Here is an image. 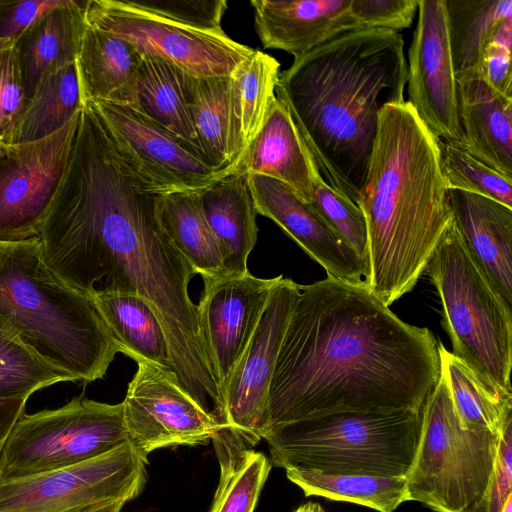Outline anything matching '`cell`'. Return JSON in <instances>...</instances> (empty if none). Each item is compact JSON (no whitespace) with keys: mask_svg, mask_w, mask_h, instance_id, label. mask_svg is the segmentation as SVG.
<instances>
[{"mask_svg":"<svg viewBox=\"0 0 512 512\" xmlns=\"http://www.w3.org/2000/svg\"><path fill=\"white\" fill-rule=\"evenodd\" d=\"M171 191L135 167L84 103L38 237L46 264L67 285L87 296L128 293L147 302L164 329L180 386L205 411L219 412L218 380L188 291L197 273L160 220Z\"/></svg>","mask_w":512,"mask_h":512,"instance_id":"6da1fadb","label":"cell"},{"mask_svg":"<svg viewBox=\"0 0 512 512\" xmlns=\"http://www.w3.org/2000/svg\"><path fill=\"white\" fill-rule=\"evenodd\" d=\"M439 377L433 333L402 321L365 282L300 285L270 383L268 430L336 412L421 411Z\"/></svg>","mask_w":512,"mask_h":512,"instance_id":"7a4b0ae2","label":"cell"},{"mask_svg":"<svg viewBox=\"0 0 512 512\" xmlns=\"http://www.w3.org/2000/svg\"><path fill=\"white\" fill-rule=\"evenodd\" d=\"M407 61L396 31L363 29L295 57L276 97L293 121L322 180L358 203L378 116L405 101Z\"/></svg>","mask_w":512,"mask_h":512,"instance_id":"3957f363","label":"cell"},{"mask_svg":"<svg viewBox=\"0 0 512 512\" xmlns=\"http://www.w3.org/2000/svg\"><path fill=\"white\" fill-rule=\"evenodd\" d=\"M357 205L368 231V289L386 306L425 271L452 213L437 139L408 101L386 105Z\"/></svg>","mask_w":512,"mask_h":512,"instance_id":"277c9868","label":"cell"},{"mask_svg":"<svg viewBox=\"0 0 512 512\" xmlns=\"http://www.w3.org/2000/svg\"><path fill=\"white\" fill-rule=\"evenodd\" d=\"M0 322L77 382L102 379L123 353L92 300L48 267L39 237L0 242Z\"/></svg>","mask_w":512,"mask_h":512,"instance_id":"5b68a950","label":"cell"},{"mask_svg":"<svg viewBox=\"0 0 512 512\" xmlns=\"http://www.w3.org/2000/svg\"><path fill=\"white\" fill-rule=\"evenodd\" d=\"M421 411L336 412L268 430L272 465L325 474L405 477L418 444Z\"/></svg>","mask_w":512,"mask_h":512,"instance_id":"8992f818","label":"cell"},{"mask_svg":"<svg viewBox=\"0 0 512 512\" xmlns=\"http://www.w3.org/2000/svg\"><path fill=\"white\" fill-rule=\"evenodd\" d=\"M425 271L443 310L452 353L484 380L512 392V313L476 263L453 218Z\"/></svg>","mask_w":512,"mask_h":512,"instance_id":"52a82bcc","label":"cell"},{"mask_svg":"<svg viewBox=\"0 0 512 512\" xmlns=\"http://www.w3.org/2000/svg\"><path fill=\"white\" fill-rule=\"evenodd\" d=\"M421 416L416 452L405 475L410 501L435 512H469L488 485L501 434L463 428L441 375Z\"/></svg>","mask_w":512,"mask_h":512,"instance_id":"ba28073f","label":"cell"},{"mask_svg":"<svg viewBox=\"0 0 512 512\" xmlns=\"http://www.w3.org/2000/svg\"><path fill=\"white\" fill-rule=\"evenodd\" d=\"M127 443L123 404L81 394L67 404L14 423L0 452V481L76 465Z\"/></svg>","mask_w":512,"mask_h":512,"instance_id":"9c48e42d","label":"cell"},{"mask_svg":"<svg viewBox=\"0 0 512 512\" xmlns=\"http://www.w3.org/2000/svg\"><path fill=\"white\" fill-rule=\"evenodd\" d=\"M299 284L282 279L271 291L258 325L222 393V410L212 443L220 475L229 473L245 451L268 431V395L283 336Z\"/></svg>","mask_w":512,"mask_h":512,"instance_id":"30bf717a","label":"cell"},{"mask_svg":"<svg viewBox=\"0 0 512 512\" xmlns=\"http://www.w3.org/2000/svg\"><path fill=\"white\" fill-rule=\"evenodd\" d=\"M147 464L129 445L91 460L0 481V512H89L143 490Z\"/></svg>","mask_w":512,"mask_h":512,"instance_id":"8fae6325","label":"cell"},{"mask_svg":"<svg viewBox=\"0 0 512 512\" xmlns=\"http://www.w3.org/2000/svg\"><path fill=\"white\" fill-rule=\"evenodd\" d=\"M85 19L89 26L130 42L143 57L162 59L199 77L231 76L254 52L223 30L183 26L125 0H88Z\"/></svg>","mask_w":512,"mask_h":512,"instance_id":"7c38bea8","label":"cell"},{"mask_svg":"<svg viewBox=\"0 0 512 512\" xmlns=\"http://www.w3.org/2000/svg\"><path fill=\"white\" fill-rule=\"evenodd\" d=\"M80 114L42 139L0 144V242L39 236L67 170Z\"/></svg>","mask_w":512,"mask_h":512,"instance_id":"4fadbf2b","label":"cell"},{"mask_svg":"<svg viewBox=\"0 0 512 512\" xmlns=\"http://www.w3.org/2000/svg\"><path fill=\"white\" fill-rule=\"evenodd\" d=\"M123 404L127 442L146 462L154 450L207 444L218 425L179 384L172 370L139 362Z\"/></svg>","mask_w":512,"mask_h":512,"instance_id":"5bb4252c","label":"cell"},{"mask_svg":"<svg viewBox=\"0 0 512 512\" xmlns=\"http://www.w3.org/2000/svg\"><path fill=\"white\" fill-rule=\"evenodd\" d=\"M84 103L135 167L165 188L198 192L231 174L215 171L194 147L131 105L106 100Z\"/></svg>","mask_w":512,"mask_h":512,"instance_id":"9a60e30c","label":"cell"},{"mask_svg":"<svg viewBox=\"0 0 512 512\" xmlns=\"http://www.w3.org/2000/svg\"><path fill=\"white\" fill-rule=\"evenodd\" d=\"M417 10L408 52L407 101L438 141L462 143L445 0H418Z\"/></svg>","mask_w":512,"mask_h":512,"instance_id":"2e32d148","label":"cell"},{"mask_svg":"<svg viewBox=\"0 0 512 512\" xmlns=\"http://www.w3.org/2000/svg\"><path fill=\"white\" fill-rule=\"evenodd\" d=\"M249 273L204 279L197 305L200 328L221 394L248 345L274 286L282 279ZM222 410V409H221Z\"/></svg>","mask_w":512,"mask_h":512,"instance_id":"e0dca14e","label":"cell"},{"mask_svg":"<svg viewBox=\"0 0 512 512\" xmlns=\"http://www.w3.org/2000/svg\"><path fill=\"white\" fill-rule=\"evenodd\" d=\"M247 178L257 213L280 226L325 269L327 277L364 282L366 266L309 203L277 179L248 173Z\"/></svg>","mask_w":512,"mask_h":512,"instance_id":"ac0fdd59","label":"cell"},{"mask_svg":"<svg viewBox=\"0 0 512 512\" xmlns=\"http://www.w3.org/2000/svg\"><path fill=\"white\" fill-rule=\"evenodd\" d=\"M262 45L295 57L360 30L351 0H252Z\"/></svg>","mask_w":512,"mask_h":512,"instance_id":"d6986e66","label":"cell"},{"mask_svg":"<svg viewBox=\"0 0 512 512\" xmlns=\"http://www.w3.org/2000/svg\"><path fill=\"white\" fill-rule=\"evenodd\" d=\"M448 199L468 251L512 308V208L457 189L448 190Z\"/></svg>","mask_w":512,"mask_h":512,"instance_id":"ffe728a7","label":"cell"},{"mask_svg":"<svg viewBox=\"0 0 512 512\" xmlns=\"http://www.w3.org/2000/svg\"><path fill=\"white\" fill-rule=\"evenodd\" d=\"M465 151L512 180V98L491 88L478 71L456 76Z\"/></svg>","mask_w":512,"mask_h":512,"instance_id":"44dd1931","label":"cell"},{"mask_svg":"<svg viewBox=\"0 0 512 512\" xmlns=\"http://www.w3.org/2000/svg\"><path fill=\"white\" fill-rule=\"evenodd\" d=\"M187 103L199 147L206 162L219 172L241 169L243 145L232 76L185 74Z\"/></svg>","mask_w":512,"mask_h":512,"instance_id":"7402d4cb","label":"cell"},{"mask_svg":"<svg viewBox=\"0 0 512 512\" xmlns=\"http://www.w3.org/2000/svg\"><path fill=\"white\" fill-rule=\"evenodd\" d=\"M202 212L220 248L228 275L248 272L247 260L257 237V210L247 173L239 169L199 191Z\"/></svg>","mask_w":512,"mask_h":512,"instance_id":"603a6c76","label":"cell"},{"mask_svg":"<svg viewBox=\"0 0 512 512\" xmlns=\"http://www.w3.org/2000/svg\"><path fill=\"white\" fill-rule=\"evenodd\" d=\"M87 1L65 0L44 13L15 42L26 101L45 73L76 62L87 27Z\"/></svg>","mask_w":512,"mask_h":512,"instance_id":"cb8c5ba5","label":"cell"},{"mask_svg":"<svg viewBox=\"0 0 512 512\" xmlns=\"http://www.w3.org/2000/svg\"><path fill=\"white\" fill-rule=\"evenodd\" d=\"M242 170L277 179L303 201L312 197L319 175L287 106L277 98L265 124L248 148Z\"/></svg>","mask_w":512,"mask_h":512,"instance_id":"d4e9b609","label":"cell"},{"mask_svg":"<svg viewBox=\"0 0 512 512\" xmlns=\"http://www.w3.org/2000/svg\"><path fill=\"white\" fill-rule=\"evenodd\" d=\"M143 56L130 42L87 24L76 60L82 101L134 104Z\"/></svg>","mask_w":512,"mask_h":512,"instance_id":"484cf974","label":"cell"},{"mask_svg":"<svg viewBox=\"0 0 512 512\" xmlns=\"http://www.w3.org/2000/svg\"><path fill=\"white\" fill-rule=\"evenodd\" d=\"M88 297L123 348V354L137 363L148 362L173 371L164 329L147 302L136 295L117 292H94Z\"/></svg>","mask_w":512,"mask_h":512,"instance_id":"4316f807","label":"cell"},{"mask_svg":"<svg viewBox=\"0 0 512 512\" xmlns=\"http://www.w3.org/2000/svg\"><path fill=\"white\" fill-rule=\"evenodd\" d=\"M440 375L463 428L483 429L500 435L512 418V392L479 376L438 342Z\"/></svg>","mask_w":512,"mask_h":512,"instance_id":"83f0119b","label":"cell"},{"mask_svg":"<svg viewBox=\"0 0 512 512\" xmlns=\"http://www.w3.org/2000/svg\"><path fill=\"white\" fill-rule=\"evenodd\" d=\"M185 74L162 59L143 57L131 106L202 155L187 103Z\"/></svg>","mask_w":512,"mask_h":512,"instance_id":"f1b7e54d","label":"cell"},{"mask_svg":"<svg viewBox=\"0 0 512 512\" xmlns=\"http://www.w3.org/2000/svg\"><path fill=\"white\" fill-rule=\"evenodd\" d=\"M198 192H168L160 206L161 224L181 255L202 279L228 276L218 242L202 212Z\"/></svg>","mask_w":512,"mask_h":512,"instance_id":"f546056e","label":"cell"},{"mask_svg":"<svg viewBox=\"0 0 512 512\" xmlns=\"http://www.w3.org/2000/svg\"><path fill=\"white\" fill-rule=\"evenodd\" d=\"M82 107L76 62L47 72L26 101L8 144L47 137L64 127Z\"/></svg>","mask_w":512,"mask_h":512,"instance_id":"4dcf8cb0","label":"cell"},{"mask_svg":"<svg viewBox=\"0 0 512 512\" xmlns=\"http://www.w3.org/2000/svg\"><path fill=\"white\" fill-rule=\"evenodd\" d=\"M286 476L306 496L350 502L378 512H393L410 501L405 477L325 474L300 468L286 469Z\"/></svg>","mask_w":512,"mask_h":512,"instance_id":"1f68e13d","label":"cell"},{"mask_svg":"<svg viewBox=\"0 0 512 512\" xmlns=\"http://www.w3.org/2000/svg\"><path fill=\"white\" fill-rule=\"evenodd\" d=\"M456 76L477 71L482 50L501 22L512 18V0H445Z\"/></svg>","mask_w":512,"mask_h":512,"instance_id":"d6a6232c","label":"cell"},{"mask_svg":"<svg viewBox=\"0 0 512 512\" xmlns=\"http://www.w3.org/2000/svg\"><path fill=\"white\" fill-rule=\"evenodd\" d=\"M279 75V62L259 50H254L231 75L240 118L243 158L277 100Z\"/></svg>","mask_w":512,"mask_h":512,"instance_id":"836d02e7","label":"cell"},{"mask_svg":"<svg viewBox=\"0 0 512 512\" xmlns=\"http://www.w3.org/2000/svg\"><path fill=\"white\" fill-rule=\"evenodd\" d=\"M61 382L77 380L43 359L0 322V399H28L34 392Z\"/></svg>","mask_w":512,"mask_h":512,"instance_id":"e575fe53","label":"cell"},{"mask_svg":"<svg viewBox=\"0 0 512 512\" xmlns=\"http://www.w3.org/2000/svg\"><path fill=\"white\" fill-rule=\"evenodd\" d=\"M438 147L448 190L484 196L512 208V180L470 155L458 143L438 141Z\"/></svg>","mask_w":512,"mask_h":512,"instance_id":"d590c367","label":"cell"},{"mask_svg":"<svg viewBox=\"0 0 512 512\" xmlns=\"http://www.w3.org/2000/svg\"><path fill=\"white\" fill-rule=\"evenodd\" d=\"M271 466L262 452L245 451L231 472L219 478L209 512H253Z\"/></svg>","mask_w":512,"mask_h":512,"instance_id":"8d00e7d4","label":"cell"},{"mask_svg":"<svg viewBox=\"0 0 512 512\" xmlns=\"http://www.w3.org/2000/svg\"><path fill=\"white\" fill-rule=\"evenodd\" d=\"M309 204L355 252L368 274V231L362 210L348 197L328 186L317 175Z\"/></svg>","mask_w":512,"mask_h":512,"instance_id":"74e56055","label":"cell"},{"mask_svg":"<svg viewBox=\"0 0 512 512\" xmlns=\"http://www.w3.org/2000/svg\"><path fill=\"white\" fill-rule=\"evenodd\" d=\"M129 5L183 26L204 31H222L227 10L224 0H125Z\"/></svg>","mask_w":512,"mask_h":512,"instance_id":"f35d334b","label":"cell"},{"mask_svg":"<svg viewBox=\"0 0 512 512\" xmlns=\"http://www.w3.org/2000/svg\"><path fill=\"white\" fill-rule=\"evenodd\" d=\"M25 103L15 43L0 44V144H8Z\"/></svg>","mask_w":512,"mask_h":512,"instance_id":"ab89813d","label":"cell"},{"mask_svg":"<svg viewBox=\"0 0 512 512\" xmlns=\"http://www.w3.org/2000/svg\"><path fill=\"white\" fill-rule=\"evenodd\" d=\"M512 18L499 24L484 46L478 73L496 92L512 98Z\"/></svg>","mask_w":512,"mask_h":512,"instance_id":"60d3db41","label":"cell"},{"mask_svg":"<svg viewBox=\"0 0 512 512\" xmlns=\"http://www.w3.org/2000/svg\"><path fill=\"white\" fill-rule=\"evenodd\" d=\"M360 30L398 31L409 27L418 9V0H351Z\"/></svg>","mask_w":512,"mask_h":512,"instance_id":"b9f144b4","label":"cell"},{"mask_svg":"<svg viewBox=\"0 0 512 512\" xmlns=\"http://www.w3.org/2000/svg\"><path fill=\"white\" fill-rule=\"evenodd\" d=\"M512 495V418L499 437L498 449L488 485L469 512H501Z\"/></svg>","mask_w":512,"mask_h":512,"instance_id":"7bdbcfd3","label":"cell"},{"mask_svg":"<svg viewBox=\"0 0 512 512\" xmlns=\"http://www.w3.org/2000/svg\"><path fill=\"white\" fill-rule=\"evenodd\" d=\"M65 0H0V44L15 43L44 13Z\"/></svg>","mask_w":512,"mask_h":512,"instance_id":"ee69618b","label":"cell"},{"mask_svg":"<svg viewBox=\"0 0 512 512\" xmlns=\"http://www.w3.org/2000/svg\"><path fill=\"white\" fill-rule=\"evenodd\" d=\"M25 398L0 399V452L14 423L25 412Z\"/></svg>","mask_w":512,"mask_h":512,"instance_id":"f6af8a7d","label":"cell"},{"mask_svg":"<svg viewBox=\"0 0 512 512\" xmlns=\"http://www.w3.org/2000/svg\"><path fill=\"white\" fill-rule=\"evenodd\" d=\"M293 512H325L323 507L317 502H307L300 505Z\"/></svg>","mask_w":512,"mask_h":512,"instance_id":"bcb514c9","label":"cell"},{"mask_svg":"<svg viewBox=\"0 0 512 512\" xmlns=\"http://www.w3.org/2000/svg\"><path fill=\"white\" fill-rule=\"evenodd\" d=\"M125 503L123 502H115L111 504L104 505L97 509H94L89 512H120Z\"/></svg>","mask_w":512,"mask_h":512,"instance_id":"7dc6e473","label":"cell"},{"mask_svg":"<svg viewBox=\"0 0 512 512\" xmlns=\"http://www.w3.org/2000/svg\"><path fill=\"white\" fill-rule=\"evenodd\" d=\"M501 512H512V495L507 498Z\"/></svg>","mask_w":512,"mask_h":512,"instance_id":"c3c4849f","label":"cell"}]
</instances>
